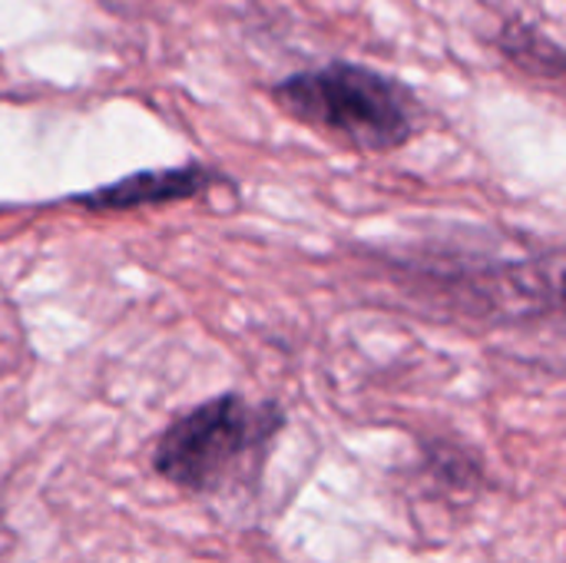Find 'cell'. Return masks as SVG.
I'll return each instance as SVG.
<instances>
[{"label": "cell", "instance_id": "1", "mask_svg": "<svg viewBox=\"0 0 566 563\" xmlns=\"http://www.w3.org/2000/svg\"><path fill=\"white\" fill-rule=\"evenodd\" d=\"M272 100L302 126L361 153H391L421 129L418 96L395 76L352 60L289 73Z\"/></svg>", "mask_w": 566, "mask_h": 563}, {"label": "cell", "instance_id": "3", "mask_svg": "<svg viewBox=\"0 0 566 563\" xmlns=\"http://www.w3.org/2000/svg\"><path fill=\"white\" fill-rule=\"evenodd\" d=\"M212 183H219V173L206 166H172V169H143L126 179L106 183L99 189L73 196L76 206L90 212H129L143 206H163V202H179L206 192Z\"/></svg>", "mask_w": 566, "mask_h": 563}, {"label": "cell", "instance_id": "4", "mask_svg": "<svg viewBox=\"0 0 566 563\" xmlns=\"http://www.w3.org/2000/svg\"><path fill=\"white\" fill-rule=\"evenodd\" d=\"M497 50L514 66H521L524 73L547 76V80H557L564 73V50H560V43L554 37H547L531 20H521V17L504 20V27L497 33Z\"/></svg>", "mask_w": 566, "mask_h": 563}, {"label": "cell", "instance_id": "2", "mask_svg": "<svg viewBox=\"0 0 566 563\" xmlns=\"http://www.w3.org/2000/svg\"><path fill=\"white\" fill-rule=\"evenodd\" d=\"M282 428V411L272 402H245L239 395L212 398L166 428L156 445V471L192 494H212L249 475L262 461Z\"/></svg>", "mask_w": 566, "mask_h": 563}]
</instances>
